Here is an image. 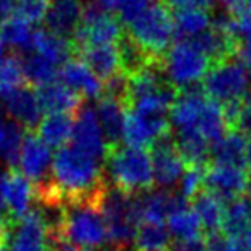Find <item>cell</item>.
I'll return each mask as SVG.
<instances>
[{
  "mask_svg": "<svg viewBox=\"0 0 251 251\" xmlns=\"http://www.w3.org/2000/svg\"><path fill=\"white\" fill-rule=\"evenodd\" d=\"M33 35L35 31L31 29V25L16 12L0 21V42L11 47L14 52L31 49Z\"/></svg>",
  "mask_w": 251,
  "mask_h": 251,
  "instance_id": "cell-28",
  "label": "cell"
},
{
  "mask_svg": "<svg viewBox=\"0 0 251 251\" xmlns=\"http://www.w3.org/2000/svg\"><path fill=\"white\" fill-rule=\"evenodd\" d=\"M172 134V126L167 115L143 114V112L126 108L122 141L127 147L147 148Z\"/></svg>",
  "mask_w": 251,
  "mask_h": 251,
  "instance_id": "cell-9",
  "label": "cell"
},
{
  "mask_svg": "<svg viewBox=\"0 0 251 251\" xmlns=\"http://www.w3.org/2000/svg\"><path fill=\"white\" fill-rule=\"evenodd\" d=\"M9 227H11V220L5 213L0 212V246L5 248V239H7Z\"/></svg>",
  "mask_w": 251,
  "mask_h": 251,
  "instance_id": "cell-40",
  "label": "cell"
},
{
  "mask_svg": "<svg viewBox=\"0 0 251 251\" xmlns=\"http://www.w3.org/2000/svg\"><path fill=\"white\" fill-rule=\"evenodd\" d=\"M52 239L38 210L33 206L25 217L11 222L5 251H50Z\"/></svg>",
  "mask_w": 251,
  "mask_h": 251,
  "instance_id": "cell-11",
  "label": "cell"
},
{
  "mask_svg": "<svg viewBox=\"0 0 251 251\" xmlns=\"http://www.w3.org/2000/svg\"><path fill=\"white\" fill-rule=\"evenodd\" d=\"M248 195H250V198H251V181H250V186H248Z\"/></svg>",
  "mask_w": 251,
  "mask_h": 251,
  "instance_id": "cell-50",
  "label": "cell"
},
{
  "mask_svg": "<svg viewBox=\"0 0 251 251\" xmlns=\"http://www.w3.org/2000/svg\"><path fill=\"white\" fill-rule=\"evenodd\" d=\"M133 251H172V237L165 224L140 222L134 234Z\"/></svg>",
  "mask_w": 251,
  "mask_h": 251,
  "instance_id": "cell-29",
  "label": "cell"
},
{
  "mask_svg": "<svg viewBox=\"0 0 251 251\" xmlns=\"http://www.w3.org/2000/svg\"><path fill=\"white\" fill-rule=\"evenodd\" d=\"M193 251H210L208 248H206V244H201L200 248H196V250H193Z\"/></svg>",
  "mask_w": 251,
  "mask_h": 251,
  "instance_id": "cell-48",
  "label": "cell"
},
{
  "mask_svg": "<svg viewBox=\"0 0 251 251\" xmlns=\"http://www.w3.org/2000/svg\"><path fill=\"white\" fill-rule=\"evenodd\" d=\"M23 67H25L26 81L36 88L53 83L57 79V74H59V69H57L55 64L33 52H29L23 59Z\"/></svg>",
  "mask_w": 251,
  "mask_h": 251,
  "instance_id": "cell-32",
  "label": "cell"
},
{
  "mask_svg": "<svg viewBox=\"0 0 251 251\" xmlns=\"http://www.w3.org/2000/svg\"><path fill=\"white\" fill-rule=\"evenodd\" d=\"M57 243H69L86 250L108 248L105 219L97 203H66L62 230Z\"/></svg>",
  "mask_w": 251,
  "mask_h": 251,
  "instance_id": "cell-5",
  "label": "cell"
},
{
  "mask_svg": "<svg viewBox=\"0 0 251 251\" xmlns=\"http://www.w3.org/2000/svg\"><path fill=\"white\" fill-rule=\"evenodd\" d=\"M248 90L250 73L236 55L212 64L203 79V91L220 105L243 100L248 97Z\"/></svg>",
  "mask_w": 251,
  "mask_h": 251,
  "instance_id": "cell-7",
  "label": "cell"
},
{
  "mask_svg": "<svg viewBox=\"0 0 251 251\" xmlns=\"http://www.w3.org/2000/svg\"><path fill=\"white\" fill-rule=\"evenodd\" d=\"M210 66L212 62L208 57L189 40H179L174 43L160 62L164 76L177 91L195 88L205 79Z\"/></svg>",
  "mask_w": 251,
  "mask_h": 251,
  "instance_id": "cell-6",
  "label": "cell"
},
{
  "mask_svg": "<svg viewBox=\"0 0 251 251\" xmlns=\"http://www.w3.org/2000/svg\"><path fill=\"white\" fill-rule=\"evenodd\" d=\"M7 127H9V119L5 121L2 112H0V160H2V151H4L5 136H7Z\"/></svg>",
  "mask_w": 251,
  "mask_h": 251,
  "instance_id": "cell-42",
  "label": "cell"
},
{
  "mask_svg": "<svg viewBox=\"0 0 251 251\" xmlns=\"http://www.w3.org/2000/svg\"><path fill=\"white\" fill-rule=\"evenodd\" d=\"M165 226L174 237L176 243H195V241H203V229L196 217L193 206L189 208L188 205H182L176 208L165 220Z\"/></svg>",
  "mask_w": 251,
  "mask_h": 251,
  "instance_id": "cell-23",
  "label": "cell"
},
{
  "mask_svg": "<svg viewBox=\"0 0 251 251\" xmlns=\"http://www.w3.org/2000/svg\"><path fill=\"white\" fill-rule=\"evenodd\" d=\"M57 77L60 79V83L66 84L67 88L76 91L77 95H81L86 100H90V98L98 100L103 95V83L98 79L97 74L83 60L76 59V57L66 60L60 66Z\"/></svg>",
  "mask_w": 251,
  "mask_h": 251,
  "instance_id": "cell-17",
  "label": "cell"
},
{
  "mask_svg": "<svg viewBox=\"0 0 251 251\" xmlns=\"http://www.w3.org/2000/svg\"><path fill=\"white\" fill-rule=\"evenodd\" d=\"M248 138L243 136L237 131L229 129L217 143L212 145V158L217 164L227 165H244V157H246Z\"/></svg>",
  "mask_w": 251,
  "mask_h": 251,
  "instance_id": "cell-27",
  "label": "cell"
},
{
  "mask_svg": "<svg viewBox=\"0 0 251 251\" xmlns=\"http://www.w3.org/2000/svg\"><path fill=\"white\" fill-rule=\"evenodd\" d=\"M117 49H119V59H121V69L126 76H133V74L143 71L145 67L155 66L147 57V53L129 38L127 33H124V36L119 40Z\"/></svg>",
  "mask_w": 251,
  "mask_h": 251,
  "instance_id": "cell-33",
  "label": "cell"
},
{
  "mask_svg": "<svg viewBox=\"0 0 251 251\" xmlns=\"http://www.w3.org/2000/svg\"><path fill=\"white\" fill-rule=\"evenodd\" d=\"M84 5L81 0H53L47 16V26L52 33L71 40L83 19Z\"/></svg>",
  "mask_w": 251,
  "mask_h": 251,
  "instance_id": "cell-18",
  "label": "cell"
},
{
  "mask_svg": "<svg viewBox=\"0 0 251 251\" xmlns=\"http://www.w3.org/2000/svg\"><path fill=\"white\" fill-rule=\"evenodd\" d=\"M53 155L49 145H45L35 133H26L19 151L18 167L25 177L35 186H42L50 181Z\"/></svg>",
  "mask_w": 251,
  "mask_h": 251,
  "instance_id": "cell-13",
  "label": "cell"
},
{
  "mask_svg": "<svg viewBox=\"0 0 251 251\" xmlns=\"http://www.w3.org/2000/svg\"><path fill=\"white\" fill-rule=\"evenodd\" d=\"M244 165H246V169H250V171H251V141L248 143V147H246V157H244Z\"/></svg>",
  "mask_w": 251,
  "mask_h": 251,
  "instance_id": "cell-45",
  "label": "cell"
},
{
  "mask_svg": "<svg viewBox=\"0 0 251 251\" xmlns=\"http://www.w3.org/2000/svg\"><path fill=\"white\" fill-rule=\"evenodd\" d=\"M16 4H18V0H0V21L14 12Z\"/></svg>",
  "mask_w": 251,
  "mask_h": 251,
  "instance_id": "cell-41",
  "label": "cell"
},
{
  "mask_svg": "<svg viewBox=\"0 0 251 251\" xmlns=\"http://www.w3.org/2000/svg\"><path fill=\"white\" fill-rule=\"evenodd\" d=\"M103 167L115 188L126 195L141 196L153 189V165L150 153L145 148L121 143L108 147Z\"/></svg>",
  "mask_w": 251,
  "mask_h": 251,
  "instance_id": "cell-2",
  "label": "cell"
},
{
  "mask_svg": "<svg viewBox=\"0 0 251 251\" xmlns=\"http://www.w3.org/2000/svg\"><path fill=\"white\" fill-rule=\"evenodd\" d=\"M205 167H200V165H188L186 167L184 174H182L181 181H179L177 191L186 201H193L203 191V186H205Z\"/></svg>",
  "mask_w": 251,
  "mask_h": 251,
  "instance_id": "cell-35",
  "label": "cell"
},
{
  "mask_svg": "<svg viewBox=\"0 0 251 251\" xmlns=\"http://www.w3.org/2000/svg\"><path fill=\"white\" fill-rule=\"evenodd\" d=\"M52 2L53 0H18L14 12L26 19L29 25H38L47 19Z\"/></svg>",
  "mask_w": 251,
  "mask_h": 251,
  "instance_id": "cell-36",
  "label": "cell"
},
{
  "mask_svg": "<svg viewBox=\"0 0 251 251\" xmlns=\"http://www.w3.org/2000/svg\"><path fill=\"white\" fill-rule=\"evenodd\" d=\"M40 105L49 114H71L76 115L77 110L84 105V98L67 88L62 83H49L36 90Z\"/></svg>",
  "mask_w": 251,
  "mask_h": 251,
  "instance_id": "cell-19",
  "label": "cell"
},
{
  "mask_svg": "<svg viewBox=\"0 0 251 251\" xmlns=\"http://www.w3.org/2000/svg\"><path fill=\"white\" fill-rule=\"evenodd\" d=\"M50 251H91V250L74 246V244H69V243H53L52 250H50Z\"/></svg>",
  "mask_w": 251,
  "mask_h": 251,
  "instance_id": "cell-43",
  "label": "cell"
},
{
  "mask_svg": "<svg viewBox=\"0 0 251 251\" xmlns=\"http://www.w3.org/2000/svg\"><path fill=\"white\" fill-rule=\"evenodd\" d=\"M73 147L103 162L108 151V143L100 127L97 112L90 105H83L74 115Z\"/></svg>",
  "mask_w": 251,
  "mask_h": 251,
  "instance_id": "cell-14",
  "label": "cell"
},
{
  "mask_svg": "<svg viewBox=\"0 0 251 251\" xmlns=\"http://www.w3.org/2000/svg\"><path fill=\"white\" fill-rule=\"evenodd\" d=\"M127 35L155 66H160L176 35L171 9L164 2L148 5L127 23Z\"/></svg>",
  "mask_w": 251,
  "mask_h": 251,
  "instance_id": "cell-3",
  "label": "cell"
},
{
  "mask_svg": "<svg viewBox=\"0 0 251 251\" xmlns=\"http://www.w3.org/2000/svg\"><path fill=\"white\" fill-rule=\"evenodd\" d=\"M2 53H4V43L0 42V60H2Z\"/></svg>",
  "mask_w": 251,
  "mask_h": 251,
  "instance_id": "cell-49",
  "label": "cell"
},
{
  "mask_svg": "<svg viewBox=\"0 0 251 251\" xmlns=\"http://www.w3.org/2000/svg\"><path fill=\"white\" fill-rule=\"evenodd\" d=\"M93 4L97 7H100L101 11L115 14V12H119V7H121V0H95Z\"/></svg>",
  "mask_w": 251,
  "mask_h": 251,
  "instance_id": "cell-39",
  "label": "cell"
},
{
  "mask_svg": "<svg viewBox=\"0 0 251 251\" xmlns=\"http://www.w3.org/2000/svg\"><path fill=\"white\" fill-rule=\"evenodd\" d=\"M122 21L115 14L101 11L95 4L84 7L83 19L77 26L76 33L71 38L74 52L86 47L114 45L124 36Z\"/></svg>",
  "mask_w": 251,
  "mask_h": 251,
  "instance_id": "cell-8",
  "label": "cell"
},
{
  "mask_svg": "<svg viewBox=\"0 0 251 251\" xmlns=\"http://www.w3.org/2000/svg\"><path fill=\"white\" fill-rule=\"evenodd\" d=\"M50 186L64 203H97L108 189L103 162L76 147L59 148L52 162Z\"/></svg>",
  "mask_w": 251,
  "mask_h": 251,
  "instance_id": "cell-1",
  "label": "cell"
},
{
  "mask_svg": "<svg viewBox=\"0 0 251 251\" xmlns=\"http://www.w3.org/2000/svg\"><path fill=\"white\" fill-rule=\"evenodd\" d=\"M95 112H97L98 122H100V127L103 131L108 147H115V145L121 143L126 115L124 103L108 97V95H101L97 100Z\"/></svg>",
  "mask_w": 251,
  "mask_h": 251,
  "instance_id": "cell-21",
  "label": "cell"
},
{
  "mask_svg": "<svg viewBox=\"0 0 251 251\" xmlns=\"http://www.w3.org/2000/svg\"><path fill=\"white\" fill-rule=\"evenodd\" d=\"M2 100H4L5 114H7L9 121L16 122L19 127H23L28 133H33L38 127L43 108L40 105V98L35 88L23 84L21 88L9 93Z\"/></svg>",
  "mask_w": 251,
  "mask_h": 251,
  "instance_id": "cell-16",
  "label": "cell"
},
{
  "mask_svg": "<svg viewBox=\"0 0 251 251\" xmlns=\"http://www.w3.org/2000/svg\"><path fill=\"white\" fill-rule=\"evenodd\" d=\"M215 2L220 5V7L226 9V12H232L234 9H236L237 5H239L241 0H215Z\"/></svg>",
  "mask_w": 251,
  "mask_h": 251,
  "instance_id": "cell-44",
  "label": "cell"
},
{
  "mask_svg": "<svg viewBox=\"0 0 251 251\" xmlns=\"http://www.w3.org/2000/svg\"><path fill=\"white\" fill-rule=\"evenodd\" d=\"M243 237H244V239L248 241V243L251 244V226H250V227H248V229H246V232L243 234Z\"/></svg>",
  "mask_w": 251,
  "mask_h": 251,
  "instance_id": "cell-47",
  "label": "cell"
},
{
  "mask_svg": "<svg viewBox=\"0 0 251 251\" xmlns=\"http://www.w3.org/2000/svg\"><path fill=\"white\" fill-rule=\"evenodd\" d=\"M250 69H251V67H250Z\"/></svg>",
  "mask_w": 251,
  "mask_h": 251,
  "instance_id": "cell-52",
  "label": "cell"
},
{
  "mask_svg": "<svg viewBox=\"0 0 251 251\" xmlns=\"http://www.w3.org/2000/svg\"><path fill=\"white\" fill-rule=\"evenodd\" d=\"M0 251H5V248H4V246H0Z\"/></svg>",
  "mask_w": 251,
  "mask_h": 251,
  "instance_id": "cell-51",
  "label": "cell"
},
{
  "mask_svg": "<svg viewBox=\"0 0 251 251\" xmlns=\"http://www.w3.org/2000/svg\"><path fill=\"white\" fill-rule=\"evenodd\" d=\"M239 5L244 9V11L251 12V0H241V2H239Z\"/></svg>",
  "mask_w": 251,
  "mask_h": 251,
  "instance_id": "cell-46",
  "label": "cell"
},
{
  "mask_svg": "<svg viewBox=\"0 0 251 251\" xmlns=\"http://www.w3.org/2000/svg\"><path fill=\"white\" fill-rule=\"evenodd\" d=\"M151 165H153L155 182L162 189H172L179 184L182 174L186 171V162L181 157L177 147L174 143V133L164 140L157 141L151 147Z\"/></svg>",
  "mask_w": 251,
  "mask_h": 251,
  "instance_id": "cell-15",
  "label": "cell"
},
{
  "mask_svg": "<svg viewBox=\"0 0 251 251\" xmlns=\"http://www.w3.org/2000/svg\"><path fill=\"white\" fill-rule=\"evenodd\" d=\"M26 83L23 59L16 52L0 60V98H5L9 93L21 88Z\"/></svg>",
  "mask_w": 251,
  "mask_h": 251,
  "instance_id": "cell-34",
  "label": "cell"
},
{
  "mask_svg": "<svg viewBox=\"0 0 251 251\" xmlns=\"http://www.w3.org/2000/svg\"><path fill=\"white\" fill-rule=\"evenodd\" d=\"M169 9L174 11H188V9H198V11H212L213 0H162Z\"/></svg>",
  "mask_w": 251,
  "mask_h": 251,
  "instance_id": "cell-38",
  "label": "cell"
},
{
  "mask_svg": "<svg viewBox=\"0 0 251 251\" xmlns=\"http://www.w3.org/2000/svg\"><path fill=\"white\" fill-rule=\"evenodd\" d=\"M251 226V198L239 196L226 203L222 220V234L229 237L243 236Z\"/></svg>",
  "mask_w": 251,
  "mask_h": 251,
  "instance_id": "cell-30",
  "label": "cell"
},
{
  "mask_svg": "<svg viewBox=\"0 0 251 251\" xmlns=\"http://www.w3.org/2000/svg\"><path fill=\"white\" fill-rule=\"evenodd\" d=\"M224 201L215 196L213 193L203 189L195 200H193V210L198 217L201 229L206 236L210 234L222 232V220H224Z\"/></svg>",
  "mask_w": 251,
  "mask_h": 251,
  "instance_id": "cell-25",
  "label": "cell"
},
{
  "mask_svg": "<svg viewBox=\"0 0 251 251\" xmlns=\"http://www.w3.org/2000/svg\"><path fill=\"white\" fill-rule=\"evenodd\" d=\"M35 184L18 169L7 167L0 172V212L11 222L25 217L35 205Z\"/></svg>",
  "mask_w": 251,
  "mask_h": 251,
  "instance_id": "cell-10",
  "label": "cell"
},
{
  "mask_svg": "<svg viewBox=\"0 0 251 251\" xmlns=\"http://www.w3.org/2000/svg\"><path fill=\"white\" fill-rule=\"evenodd\" d=\"M250 172L241 165L227 164H208L205 167V188L206 191L219 196L222 201H230L248 193Z\"/></svg>",
  "mask_w": 251,
  "mask_h": 251,
  "instance_id": "cell-12",
  "label": "cell"
},
{
  "mask_svg": "<svg viewBox=\"0 0 251 251\" xmlns=\"http://www.w3.org/2000/svg\"><path fill=\"white\" fill-rule=\"evenodd\" d=\"M174 143L177 147L186 165H200L205 167L212 157V143L205 140L196 131H179L174 133Z\"/></svg>",
  "mask_w": 251,
  "mask_h": 251,
  "instance_id": "cell-26",
  "label": "cell"
},
{
  "mask_svg": "<svg viewBox=\"0 0 251 251\" xmlns=\"http://www.w3.org/2000/svg\"><path fill=\"white\" fill-rule=\"evenodd\" d=\"M157 0H121V7H119V19L122 23L131 21L133 18H136L143 9H147L148 5L155 4Z\"/></svg>",
  "mask_w": 251,
  "mask_h": 251,
  "instance_id": "cell-37",
  "label": "cell"
},
{
  "mask_svg": "<svg viewBox=\"0 0 251 251\" xmlns=\"http://www.w3.org/2000/svg\"><path fill=\"white\" fill-rule=\"evenodd\" d=\"M74 115L71 114H47L42 117L36 136L49 145L50 148H64L67 141L73 138Z\"/></svg>",
  "mask_w": 251,
  "mask_h": 251,
  "instance_id": "cell-24",
  "label": "cell"
},
{
  "mask_svg": "<svg viewBox=\"0 0 251 251\" xmlns=\"http://www.w3.org/2000/svg\"><path fill=\"white\" fill-rule=\"evenodd\" d=\"M174 29L176 35L181 40H193L210 29L212 18L208 11H198V9H188V11H176Z\"/></svg>",
  "mask_w": 251,
  "mask_h": 251,
  "instance_id": "cell-31",
  "label": "cell"
},
{
  "mask_svg": "<svg viewBox=\"0 0 251 251\" xmlns=\"http://www.w3.org/2000/svg\"><path fill=\"white\" fill-rule=\"evenodd\" d=\"M29 52L45 57L47 60L53 62L55 66H62L66 60L71 59L74 49L71 40L55 35L50 29H36L35 35H33Z\"/></svg>",
  "mask_w": 251,
  "mask_h": 251,
  "instance_id": "cell-22",
  "label": "cell"
},
{
  "mask_svg": "<svg viewBox=\"0 0 251 251\" xmlns=\"http://www.w3.org/2000/svg\"><path fill=\"white\" fill-rule=\"evenodd\" d=\"M77 53L81 55V60L97 74L101 83H107L108 79L122 73L117 43L86 47V49L77 50Z\"/></svg>",
  "mask_w": 251,
  "mask_h": 251,
  "instance_id": "cell-20",
  "label": "cell"
},
{
  "mask_svg": "<svg viewBox=\"0 0 251 251\" xmlns=\"http://www.w3.org/2000/svg\"><path fill=\"white\" fill-rule=\"evenodd\" d=\"M108 234V251H133V241L140 226L138 196L126 195L117 188L105 191L100 201Z\"/></svg>",
  "mask_w": 251,
  "mask_h": 251,
  "instance_id": "cell-4",
  "label": "cell"
}]
</instances>
